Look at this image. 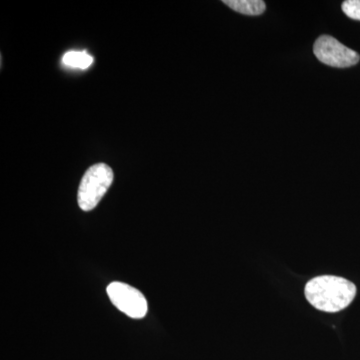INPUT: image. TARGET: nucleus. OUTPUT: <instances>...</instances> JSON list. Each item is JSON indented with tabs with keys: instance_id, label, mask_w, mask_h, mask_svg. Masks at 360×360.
<instances>
[{
	"instance_id": "1",
	"label": "nucleus",
	"mask_w": 360,
	"mask_h": 360,
	"mask_svg": "<svg viewBox=\"0 0 360 360\" xmlns=\"http://www.w3.org/2000/svg\"><path fill=\"white\" fill-rule=\"evenodd\" d=\"M305 296L315 309L326 312H338L347 309L356 295V286L343 277H315L305 286Z\"/></svg>"
},
{
	"instance_id": "2",
	"label": "nucleus",
	"mask_w": 360,
	"mask_h": 360,
	"mask_svg": "<svg viewBox=\"0 0 360 360\" xmlns=\"http://www.w3.org/2000/svg\"><path fill=\"white\" fill-rule=\"evenodd\" d=\"M113 181V172L105 163H96L85 172L78 188V205L84 212L94 210L108 193Z\"/></svg>"
},
{
	"instance_id": "3",
	"label": "nucleus",
	"mask_w": 360,
	"mask_h": 360,
	"mask_svg": "<svg viewBox=\"0 0 360 360\" xmlns=\"http://www.w3.org/2000/svg\"><path fill=\"white\" fill-rule=\"evenodd\" d=\"M314 56L321 63L333 68H345L359 63V54L330 35H321L314 45Z\"/></svg>"
},
{
	"instance_id": "4",
	"label": "nucleus",
	"mask_w": 360,
	"mask_h": 360,
	"mask_svg": "<svg viewBox=\"0 0 360 360\" xmlns=\"http://www.w3.org/2000/svg\"><path fill=\"white\" fill-rule=\"evenodd\" d=\"M106 291L116 309L131 319H143L148 314V300L141 291L129 284L115 281L108 286Z\"/></svg>"
},
{
	"instance_id": "5",
	"label": "nucleus",
	"mask_w": 360,
	"mask_h": 360,
	"mask_svg": "<svg viewBox=\"0 0 360 360\" xmlns=\"http://www.w3.org/2000/svg\"><path fill=\"white\" fill-rule=\"evenodd\" d=\"M224 4L236 13L251 16L260 15L266 8L262 0H224Z\"/></svg>"
},
{
	"instance_id": "6",
	"label": "nucleus",
	"mask_w": 360,
	"mask_h": 360,
	"mask_svg": "<svg viewBox=\"0 0 360 360\" xmlns=\"http://www.w3.org/2000/svg\"><path fill=\"white\" fill-rule=\"evenodd\" d=\"M63 63L68 68L86 70L94 63V58L85 51H68L63 56Z\"/></svg>"
},
{
	"instance_id": "7",
	"label": "nucleus",
	"mask_w": 360,
	"mask_h": 360,
	"mask_svg": "<svg viewBox=\"0 0 360 360\" xmlns=\"http://www.w3.org/2000/svg\"><path fill=\"white\" fill-rule=\"evenodd\" d=\"M342 11L348 18L360 21V0H347L342 4Z\"/></svg>"
}]
</instances>
